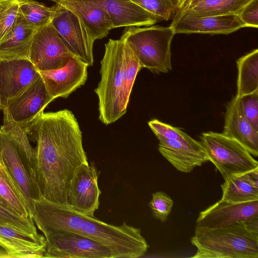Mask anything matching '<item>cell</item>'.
Masks as SVG:
<instances>
[{"label":"cell","mask_w":258,"mask_h":258,"mask_svg":"<svg viewBox=\"0 0 258 258\" xmlns=\"http://www.w3.org/2000/svg\"><path fill=\"white\" fill-rule=\"evenodd\" d=\"M28 130L36 142L33 169L41 197L54 203L67 204L77 171L89 163L82 132L74 114L67 109L42 112Z\"/></svg>","instance_id":"cell-1"},{"label":"cell","mask_w":258,"mask_h":258,"mask_svg":"<svg viewBox=\"0 0 258 258\" xmlns=\"http://www.w3.org/2000/svg\"><path fill=\"white\" fill-rule=\"evenodd\" d=\"M32 219L44 235L63 231L76 233L108 247L113 258H138L148 245L140 228L127 225L109 224L94 216L78 212L67 204L42 197L32 200Z\"/></svg>","instance_id":"cell-2"},{"label":"cell","mask_w":258,"mask_h":258,"mask_svg":"<svg viewBox=\"0 0 258 258\" xmlns=\"http://www.w3.org/2000/svg\"><path fill=\"white\" fill-rule=\"evenodd\" d=\"M194 258H257L258 217L216 229L195 231Z\"/></svg>","instance_id":"cell-3"},{"label":"cell","mask_w":258,"mask_h":258,"mask_svg":"<svg viewBox=\"0 0 258 258\" xmlns=\"http://www.w3.org/2000/svg\"><path fill=\"white\" fill-rule=\"evenodd\" d=\"M123 32L121 37L125 39L142 68L154 74L172 70L171 43L175 33L170 26H128Z\"/></svg>","instance_id":"cell-4"},{"label":"cell","mask_w":258,"mask_h":258,"mask_svg":"<svg viewBox=\"0 0 258 258\" xmlns=\"http://www.w3.org/2000/svg\"><path fill=\"white\" fill-rule=\"evenodd\" d=\"M125 40L109 39L101 61V80L95 92L98 98L99 116L106 125L121 117L119 101L122 83Z\"/></svg>","instance_id":"cell-5"},{"label":"cell","mask_w":258,"mask_h":258,"mask_svg":"<svg viewBox=\"0 0 258 258\" xmlns=\"http://www.w3.org/2000/svg\"><path fill=\"white\" fill-rule=\"evenodd\" d=\"M148 125L159 140V152L177 170L189 173L209 161L201 142L180 128L156 119Z\"/></svg>","instance_id":"cell-6"},{"label":"cell","mask_w":258,"mask_h":258,"mask_svg":"<svg viewBox=\"0 0 258 258\" xmlns=\"http://www.w3.org/2000/svg\"><path fill=\"white\" fill-rule=\"evenodd\" d=\"M201 142L211 161L225 180L258 168L257 161L238 142L223 133H202Z\"/></svg>","instance_id":"cell-7"},{"label":"cell","mask_w":258,"mask_h":258,"mask_svg":"<svg viewBox=\"0 0 258 258\" xmlns=\"http://www.w3.org/2000/svg\"><path fill=\"white\" fill-rule=\"evenodd\" d=\"M51 23L68 50L89 67L93 64V48L96 40L77 15L56 3Z\"/></svg>","instance_id":"cell-8"},{"label":"cell","mask_w":258,"mask_h":258,"mask_svg":"<svg viewBox=\"0 0 258 258\" xmlns=\"http://www.w3.org/2000/svg\"><path fill=\"white\" fill-rule=\"evenodd\" d=\"M44 236L46 246L44 257L113 258L108 247L76 233L63 231Z\"/></svg>","instance_id":"cell-9"},{"label":"cell","mask_w":258,"mask_h":258,"mask_svg":"<svg viewBox=\"0 0 258 258\" xmlns=\"http://www.w3.org/2000/svg\"><path fill=\"white\" fill-rule=\"evenodd\" d=\"M73 55L61 40L51 22L35 31L29 60L38 71L62 68Z\"/></svg>","instance_id":"cell-10"},{"label":"cell","mask_w":258,"mask_h":258,"mask_svg":"<svg viewBox=\"0 0 258 258\" xmlns=\"http://www.w3.org/2000/svg\"><path fill=\"white\" fill-rule=\"evenodd\" d=\"M257 217L258 200L232 203L221 199L200 213L195 231L216 229Z\"/></svg>","instance_id":"cell-11"},{"label":"cell","mask_w":258,"mask_h":258,"mask_svg":"<svg viewBox=\"0 0 258 258\" xmlns=\"http://www.w3.org/2000/svg\"><path fill=\"white\" fill-rule=\"evenodd\" d=\"M0 162L19 189L32 219V200L41 197L37 184L15 143L1 132Z\"/></svg>","instance_id":"cell-12"},{"label":"cell","mask_w":258,"mask_h":258,"mask_svg":"<svg viewBox=\"0 0 258 258\" xmlns=\"http://www.w3.org/2000/svg\"><path fill=\"white\" fill-rule=\"evenodd\" d=\"M98 175L94 165L88 163L82 165L73 179L67 205L78 212L94 216L99 208L101 194L98 184Z\"/></svg>","instance_id":"cell-13"},{"label":"cell","mask_w":258,"mask_h":258,"mask_svg":"<svg viewBox=\"0 0 258 258\" xmlns=\"http://www.w3.org/2000/svg\"><path fill=\"white\" fill-rule=\"evenodd\" d=\"M170 27L175 34L201 33L227 34L247 27L238 15L227 14L210 16H196L177 13Z\"/></svg>","instance_id":"cell-14"},{"label":"cell","mask_w":258,"mask_h":258,"mask_svg":"<svg viewBox=\"0 0 258 258\" xmlns=\"http://www.w3.org/2000/svg\"><path fill=\"white\" fill-rule=\"evenodd\" d=\"M54 99L40 76L11 99L4 108L7 109L14 121L28 126Z\"/></svg>","instance_id":"cell-15"},{"label":"cell","mask_w":258,"mask_h":258,"mask_svg":"<svg viewBox=\"0 0 258 258\" xmlns=\"http://www.w3.org/2000/svg\"><path fill=\"white\" fill-rule=\"evenodd\" d=\"M88 67L73 55L62 68L38 71L48 92L55 99L57 97L66 98L83 85L87 79Z\"/></svg>","instance_id":"cell-16"},{"label":"cell","mask_w":258,"mask_h":258,"mask_svg":"<svg viewBox=\"0 0 258 258\" xmlns=\"http://www.w3.org/2000/svg\"><path fill=\"white\" fill-rule=\"evenodd\" d=\"M40 77L28 59L1 60L0 97L2 109L8 102Z\"/></svg>","instance_id":"cell-17"},{"label":"cell","mask_w":258,"mask_h":258,"mask_svg":"<svg viewBox=\"0 0 258 258\" xmlns=\"http://www.w3.org/2000/svg\"><path fill=\"white\" fill-rule=\"evenodd\" d=\"M46 246L45 237L41 234L31 235L0 225V247L9 258L44 257Z\"/></svg>","instance_id":"cell-18"},{"label":"cell","mask_w":258,"mask_h":258,"mask_svg":"<svg viewBox=\"0 0 258 258\" xmlns=\"http://www.w3.org/2000/svg\"><path fill=\"white\" fill-rule=\"evenodd\" d=\"M241 144L252 156H258V132L244 116L239 98L236 96L227 104L222 133Z\"/></svg>","instance_id":"cell-19"},{"label":"cell","mask_w":258,"mask_h":258,"mask_svg":"<svg viewBox=\"0 0 258 258\" xmlns=\"http://www.w3.org/2000/svg\"><path fill=\"white\" fill-rule=\"evenodd\" d=\"M76 14L96 39L105 37L112 28L109 17L97 0H53Z\"/></svg>","instance_id":"cell-20"},{"label":"cell","mask_w":258,"mask_h":258,"mask_svg":"<svg viewBox=\"0 0 258 258\" xmlns=\"http://www.w3.org/2000/svg\"><path fill=\"white\" fill-rule=\"evenodd\" d=\"M107 12L112 28L150 26L159 20L131 0H97Z\"/></svg>","instance_id":"cell-21"},{"label":"cell","mask_w":258,"mask_h":258,"mask_svg":"<svg viewBox=\"0 0 258 258\" xmlns=\"http://www.w3.org/2000/svg\"><path fill=\"white\" fill-rule=\"evenodd\" d=\"M36 31L18 14L17 21L7 36L0 42V60L28 59Z\"/></svg>","instance_id":"cell-22"},{"label":"cell","mask_w":258,"mask_h":258,"mask_svg":"<svg viewBox=\"0 0 258 258\" xmlns=\"http://www.w3.org/2000/svg\"><path fill=\"white\" fill-rule=\"evenodd\" d=\"M222 200L241 203L258 200V168L234 176L221 185Z\"/></svg>","instance_id":"cell-23"},{"label":"cell","mask_w":258,"mask_h":258,"mask_svg":"<svg viewBox=\"0 0 258 258\" xmlns=\"http://www.w3.org/2000/svg\"><path fill=\"white\" fill-rule=\"evenodd\" d=\"M252 0H184L177 13L196 16L239 15Z\"/></svg>","instance_id":"cell-24"},{"label":"cell","mask_w":258,"mask_h":258,"mask_svg":"<svg viewBox=\"0 0 258 258\" xmlns=\"http://www.w3.org/2000/svg\"><path fill=\"white\" fill-rule=\"evenodd\" d=\"M2 110L4 116L1 132L17 145L26 166L34 178L33 169L34 148L31 145L28 139L29 126L21 124L14 121L6 108H3Z\"/></svg>","instance_id":"cell-25"},{"label":"cell","mask_w":258,"mask_h":258,"mask_svg":"<svg viewBox=\"0 0 258 258\" xmlns=\"http://www.w3.org/2000/svg\"><path fill=\"white\" fill-rule=\"evenodd\" d=\"M236 63L238 76L236 96L240 98L258 91V49L240 57Z\"/></svg>","instance_id":"cell-26"},{"label":"cell","mask_w":258,"mask_h":258,"mask_svg":"<svg viewBox=\"0 0 258 258\" xmlns=\"http://www.w3.org/2000/svg\"><path fill=\"white\" fill-rule=\"evenodd\" d=\"M142 69L138 59L125 40L122 83L119 101L121 117L126 112L135 81L138 72Z\"/></svg>","instance_id":"cell-27"},{"label":"cell","mask_w":258,"mask_h":258,"mask_svg":"<svg viewBox=\"0 0 258 258\" xmlns=\"http://www.w3.org/2000/svg\"><path fill=\"white\" fill-rule=\"evenodd\" d=\"M0 195L18 214L31 218L22 194L1 162Z\"/></svg>","instance_id":"cell-28"},{"label":"cell","mask_w":258,"mask_h":258,"mask_svg":"<svg viewBox=\"0 0 258 258\" xmlns=\"http://www.w3.org/2000/svg\"><path fill=\"white\" fill-rule=\"evenodd\" d=\"M19 13L25 23L36 30L51 22L53 7H48L34 0H18Z\"/></svg>","instance_id":"cell-29"},{"label":"cell","mask_w":258,"mask_h":258,"mask_svg":"<svg viewBox=\"0 0 258 258\" xmlns=\"http://www.w3.org/2000/svg\"><path fill=\"white\" fill-rule=\"evenodd\" d=\"M0 225L9 226L31 235L38 234L33 219L19 215L11 208L1 202Z\"/></svg>","instance_id":"cell-30"},{"label":"cell","mask_w":258,"mask_h":258,"mask_svg":"<svg viewBox=\"0 0 258 258\" xmlns=\"http://www.w3.org/2000/svg\"><path fill=\"white\" fill-rule=\"evenodd\" d=\"M159 20L167 21L175 15L179 8L176 0H131Z\"/></svg>","instance_id":"cell-31"},{"label":"cell","mask_w":258,"mask_h":258,"mask_svg":"<svg viewBox=\"0 0 258 258\" xmlns=\"http://www.w3.org/2000/svg\"><path fill=\"white\" fill-rule=\"evenodd\" d=\"M18 0L0 1V42L14 26L19 14Z\"/></svg>","instance_id":"cell-32"},{"label":"cell","mask_w":258,"mask_h":258,"mask_svg":"<svg viewBox=\"0 0 258 258\" xmlns=\"http://www.w3.org/2000/svg\"><path fill=\"white\" fill-rule=\"evenodd\" d=\"M149 205L154 217L165 222L172 210L173 201L165 192L159 191L152 194Z\"/></svg>","instance_id":"cell-33"},{"label":"cell","mask_w":258,"mask_h":258,"mask_svg":"<svg viewBox=\"0 0 258 258\" xmlns=\"http://www.w3.org/2000/svg\"><path fill=\"white\" fill-rule=\"evenodd\" d=\"M239 103L244 116L258 132V91L239 98Z\"/></svg>","instance_id":"cell-34"},{"label":"cell","mask_w":258,"mask_h":258,"mask_svg":"<svg viewBox=\"0 0 258 258\" xmlns=\"http://www.w3.org/2000/svg\"><path fill=\"white\" fill-rule=\"evenodd\" d=\"M241 21L247 27H258V0H252L239 14Z\"/></svg>","instance_id":"cell-35"},{"label":"cell","mask_w":258,"mask_h":258,"mask_svg":"<svg viewBox=\"0 0 258 258\" xmlns=\"http://www.w3.org/2000/svg\"><path fill=\"white\" fill-rule=\"evenodd\" d=\"M0 258H9L6 251L2 249H0Z\"/></svg>","instance_id":"cell-36"},{"label":"cell","mask_w":258,"mask_h":258,"mask_svg":"<svg viewBox=\"0 0 258 258\" xmlns=\"http://www.w3.org/2000/svg\"><path fill=\"white\" fill-rule=\"evenodd\" d=\"M0 202L5 206L10 208L8 204L7 203V202L0 195ZM12 209V208H11ZM13 210V209H12Z\"/></svg>","instance_id":"cell-37"},{"label":"cell","mask_w":258,"mask_h":258,"mask_svg":"<svg viewBox=\"0 0 258 258\" xmlns=\"http://www.w3.org/2000/svg\"><path fill=\"white\" fill-rule=\"evenodd\" d=\"M176 1L178 2V3L179 4V8H180L181 5L182 4V3L184 1V0H176Z\"/></svg>","instance_id":"cell-38"},{"label":"cell","mask_w":258,"mask_h":258,"mask_svg":"<svg viewBox=\"0 0 258 258\" xmlns=\"http://www.w3.org/2000/svg\"><path fill=\"white\" fill-rule=\"evenodd\" d=\"M2 103H1V97H0V110L2 109Z\"/></svg>","instance_id":"cell-39"},{"label":"cell","mask_w":258,"mask_h":258,"mask_svg":"<svg viewBox=\"0 0 258 258\" xmlns=\"http://www.w3.org/2000/svg\"><path fill=\"white\" fill-rule=\"evenodd\" d=\"M0 136H1V130H0Z\"/></svg>","instance_id":"cell-40"},{"label":"cell","mask_w":258,"mask_h":258,"mask_svg":"<svg viewBox=\"0 0 258 258\" xmlns=\"http://www.w3.org/2000/svg\"><path fill=\"white\" fill-rule=\"evenodd\" d=\"M3 1V0H0V1Z\"/></svg>","instance_id":"cell-41"},{"label":"cell","mask_w":258,"mask_h":258,"mask_svg":"<svg viewBox=\"0 0 258 258\" xmlns=\"http://www.w3.org/2000/svg\"><path fill=\"white\" fill-rule=\"evenodd\" d=\"M0 61H1V60H0Z\"/></svg>","instance_id":"cell-42"},{"label":"cell","mask_w":258,"mask_h":258,"mask_svg":"<svg viewBox=\"0 0 258 258\" xmlns=\"http://www.w3.org/2000/svg\"><path fill=\"white\" fill-rule=\"evenodd\" d=\"M52 1H53V0H52Z\"/></svg>","instance_id":"cell-43"}]
</instances>
